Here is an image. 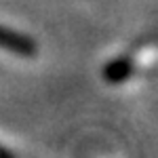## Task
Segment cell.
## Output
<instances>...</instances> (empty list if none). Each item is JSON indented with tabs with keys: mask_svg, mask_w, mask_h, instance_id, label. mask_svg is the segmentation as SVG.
I'll return each instance as SVG.
<instances>
[{
	"mask_svg": "<svg viewBox=\"0 0 158 158\" xmlns=\"http://www.w3.org/2000/svg\"><path fill=\"white\" fill-rule=\"evenodd\" d=\"M0 51H6L19 57H34L38 53V44L32 36L0 23Z\"/></svg>",
	"mask_w": 158,
	"mask_h": 158,
	"instance_id": "obj_1",
	"label": "cell"
},
{
	"mask_svg": "<svg viewBox=\"0 0 158 158\" xmlns=\"http://www.w3.org/2000/svg\"><path fill=\"white\" fill-rule=\"evenodd\" d=\"M133 72H135V59L133 57H118V59L110 61L108 65L103 68V80L110 82V85H120Z\"/></svg>",
	"mask_w": 158,
	"mask_h": 158,
	"instance_id": "obj_2",
	"label": "cell"
},
{
	"mask_svg": "<svg viewBox=\"0 0 158 158\" xmlns=\"http://www.w3.org/2000/svg\"><path fill=\"white\" fill-rule=\"evenodd\" d=\"M0 158H15V154L9 152V150H4V148L0 146Z\"/></svg>",
	"mask_w": 158,
	"mask_h": 158,
	"instance_id": "obj_3",
	"label": "cell"
}]
</instances>
